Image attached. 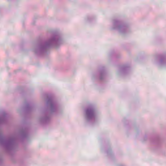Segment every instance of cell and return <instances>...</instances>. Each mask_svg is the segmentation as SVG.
Wrapping results in <instances>:
<instances>
[{"label": "cell", "mask_w": 166, "mask_h": 166, "mask_svg": "<svg viewBox=\"0 0 166 166\" xmlns=\"http://www.w3.org/2000/svg\"><path fill=\"white\" fill-rule=\"evenodd\" d=\"M62 42V36L58 31H52L47 37L40 39L36 43L34 51L38 55H43L51 48L58 46Z\"/></svg>", "instance_id": "obj_1"}, {"label": "cell", "mask_w": 166, "mask_h": 166, "mask_svg": "<svg viewBox=\"0 0 166 166\" xmlns=\"http://www.w3.org/2000/svg\"><path fill=\"white\" fill-rule=\"evenodd\" d=\"M94 79L100 85L106 84L108 80V71L105 66H99L97 67L94 73Z\"/></svg>", "instance_id": "obj_4"}, {"label": "cell", "mask_w": 166, "mask_h": 166, "mask_svg": "<svg viewBox=\"0 0 166 166\" xmlns=\"http://www.w3.org/2000/svg\"><path fill=\"white\" fill-rule=\"evenodd\" d=\"M84 114L86 120L91 125H94L97 121L96 108L92 104H88L84 108Z\"/></svg>", "instance_id": "obj_5"}, {"label": "cell", "mask_w": 166, "mask_h": 166, "mask_svg": "<svg viewBox=\"0 0 166 166\" xmlns=\"http://www.w3.org/2000/svg\"><path fill=\"white\" fill-rule=\"evenodd\" d=\"M33 109L34 105L33 103L30 102L29 101H25L22 106V108H21L22 115L26 119L30 117L33 112Z\"/></svg>", "instance_id": "obj_7"}, {"label": "cell", "mask_w": 166, "mask_h": 166, "mask_svg": "<svg viewBox=\"0 0 166 166\" xmlns=\"http://www.w3.org/2000/svg\"><path fill=\"white\" fill-rule=\"evenodd\" d=\"M132 71V66L128 63H125L118 67V73L122 77H127L130 75Z\"/></svg>", "instance_id": "obj_8"}, {"label": "cell", "mask_w": 166, "mask_h": 166, "mask_svg": "<svg viewBox=\"0 0 166 166\" xmlns=\"http://www.w3.org/2000/svg\"><path fill=\"white\" fill-rule=\"evenodd\" d=\"M112 29L121 34H127L131 31V27L129 24L123 19L115 18L112 22Z\"/></svg>", "instance_id": "obj_3"}, {"label": "cell", "mask_w": 166, "mask_h": 166, "mask_svg": "<svg viewBox=\"0 0 166 166\" xmlns=\"http://www.w3.org/2000/svg\"><path fill=\"white\" fill-rule=\"evenodd\" d=\"M110 59L113 63H117L120 59V53L116 49H113L110 53Z\"/></svg>", "instance_id": "obj_10"}, {"label": "cell", "mask_w": 166, "mask_h": 166, "mask_svg": "<svg viewBox=\"0 0 166 166\" xmlns=\"http://www.w3.org/2000/svg\"><path fill=\"white\" fill-rule=\"evenodd\" d=\"M119 166H124V165H120Z\"/></svg>", "instance_id": "obj_11"}, {"label": "cell", "mask_w": 166, "mask_h": 166, "mask_svg": "<svg viewBox=\"0 0 166 166\" xmlns=\"http://www.w3.org/2000/svg\"><path fill=\"white\" fill-rule=\"evenodd\" d=\"M101 144L103 152L105 153L108 158L112 162L115 160V156H114L111 145L108 139L106 137H102L101 139Z\"/></svg>", "instance_id": "obj_6"}, {"label": "cell", "mask_w": 166, "mask_h": 166, "mask_svg": "<svg viewBox=\"0 0 166 166\" xmlns=\"http://www.w3.org/2000/svg\"><path fill=\"white\" fill-rule=\"evenodd\" d=\"M44 100L46 105L45 111L51 114L52 113H56L59 111L60 105L55 96L49 92L45 93L44 94Z\"/></svg>", "instance_id": "obj_2"}, {"label": "cell", "mask_w": 166, "mask_h": 166, "mask_svg": "<svg viewBox=\"0 0 166 166\" xmlns=\"http://www.w3.org/2000/svg\"><path fill=\"white\" fill-rule=\"evenodd\" d=\"M156 64L160 67H166V53H159L154 56Z\"/></svg>", "instance_id": "obj_9"}]
</instances>
